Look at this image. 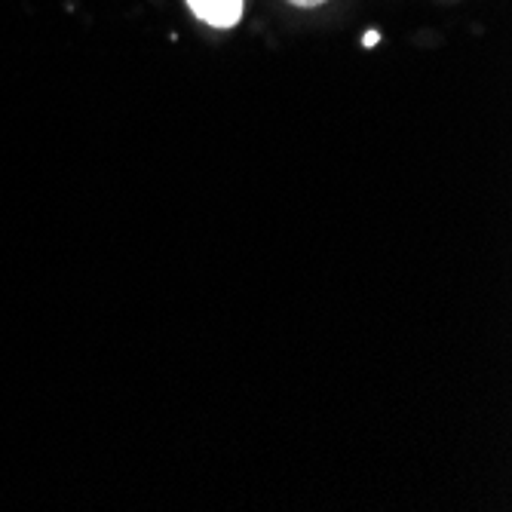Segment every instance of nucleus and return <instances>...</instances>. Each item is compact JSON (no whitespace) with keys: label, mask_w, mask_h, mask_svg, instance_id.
Here are the masks:
<instances>
[{"label":"nucleus","mask_w":512,"mask_h":512,"mask_svg":"<svg viewBox=\"0 0 512 512\" xmlns=\"http://www.w3.org/2000/svg\"><path fill=\"white\" fill-rule=\"evenodd\" d=\"M378 40H381V34H378V31H368V34L362 37V43H365V46H375Z\"/></svg>","instance_id":"nucleus-3"},{"label":"nucleus","mask_w":512,"mask_h":512,"mask_svg":"<svg viewBox=\"0 0 512 512\" xmlns=\"http://www.w3.org/2000/svg\"><path fill=\"white\" fill-rule=\"evenodd\" d=\"M246 0H188L197 19H203L212 28H234L243 19Z\"/></svg>","instance_id":"nucleus-1"},{"label":"nucleus","mask_w":512,"mask_h":512,"mask_svg":"<svg viewBox=\"0 0 512 512\" xmlns=\"http://www.w3.org/2000/svg\"><path fill=\"white\" fill-rule=\"evenodd\" d=\"M292 7H301V10H313V7H322V4H329V0H289Z\"/></svg>","instance_id":"nucleus-2"}]
</instances>
